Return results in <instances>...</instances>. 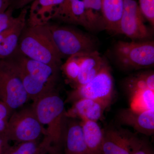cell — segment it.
Here are the masks:
<instances>
[{"label":"cell","mask_w":154,"mask_h":154,"mask_svg":"<svg viewBox=\"0 0 154 154\" xmlns=\"http://www.w3.org/2000/svg\"><path fill=\"white\" fill-rule=\"evenodd\" d=\"M38 121L46 126V134L51 146L62 149L66 117L65 103L55 90L33 101L31 105Z\"/></svg>","instance_id":"cell-1"},{"label":"cell","mask_w":154,"mask_h":154,"mask_svg":"<svg viewBox=\"0 0 154 154\" xmlns=\"http://www.w3.org/2000/svg\"><path fill=\"white\" fill-rule=\"evenodd\" d=\"M17 50L33 60L60 66L62 56L46 25L32 26L26 25L19 38Z\"/></svg>","instance_id":"cell-2"},{"label":"cell","mask_w":154,"mask_h":154,"mask_svg":"<svg viewBox=\"0 0 154 154\" xmlns=\"http://www.w3.org/2000/svg\"><path fill=\"white\" fill-rule=\"evenodd\" d=\"M15 110L9 119L5 135L9 141H33L45 135V128L38 121L31 106Z\"/></svg>","instance_id":"cell-3"},{"label":"cell","mask_w":154,"mask_h":154,"mask_svg":"<svg viewBox=\"0 0 154 154\" xmlns=\"http://www.w3.org/2000/svg\"><path fill=\"white\" fill-rule=\"evenodd\" d=\"M46 25L63 57L96 51L94 40L87 34L67 27L49 23Z\"/></svg>","instance_id":"cell-4"},{"label":"cell","mask_w":154,"mask_h":154,"mask_svg":"<svg viewBox=\"0 0 154 154\" xmlns=\"http://www.w3.org/2000/svg\"><path fill=\"white\" fill-rule=\"evenodd\" d=\"M29 100L22 79L11 61L8 58L0 60V100L14 112Z\"/></svg>","instance_id":"cell-5"},{"label":"cell","mask_w":154,"mask_h":154,"mask_svg":"<svg viewBox=\"0 0 154 154\" xmlns=\"http://www.w3.org/2000/svg\"><path fill=\"white\" fill-rule=\"evenodd\" d=\"M114 85L110 68L105 63L100 71L90 82L75 88L68 100L73 103L79 99H89L110 105L113 99Z\"/></svg>","instance_id":"cell-6"},{"label":"cell","mask_w":154,"mask_h":154,"mask_svg":"<svg viewBox=\"0 0 154 154\" xmlns=\"http://www.w3.org/2000/svg\"><path fill=\"white\" fill-rule=\"evenodd\" d=\"M115 52L119 62L125 69L137 70L154 65L153 42L119 41L116 45Z\"/></svg>","instance_id":"cell-7"},{"label":"cell","mask_w":154,"mask_h":154,"mask_svg":"<svg viewBox=\"0 0 154 154\" xmlns=\"http://www.w3.org/2000/svg\"><path fill=\"white\" fill-rule=\"evenodd\" d=\"M103 130L101 154H134L144 141L136 134L118 127Z\"/></svg>","instance_id":"cell-8"},{"label":"cell","mask_w":154,"mask_h":154,"mask_svg":"<svg viewBox=\"0 0 154 154\" xmlns=\"http://www.w3.org/2000/svg\"><path fill=\"white\" fill-rule=\"evenodd\" d=\"M14 66L34 79L55 88L60 67L49 65L31 59L16 51L9 58Z\"/></svg>","instance_id":"cell-9"},{"label":"cell","mask_w":154,"mask_h":154,"mask_svg":"<svg viewBox=\"0 0 154 154\" xmlns=\"http://www.w3.org/2000/svg\"><path fill=\"white\" fill-rule=\"evenodd\" d=\"M119 33L135 39H144L149 35L144 23L143 15L134 0H124V8L119 23Z\"/></svg>","instance_id":"cell-10"},{"label":"cell","mask_w":154,"mask_h":154,"mask_svg":"<svg viewBox=\"0 0 154 154\" xmlns=\"http://www.w3.org/2000/svg\"><path fill=\"white\" fill-rule=\"evenodd\" d=\"M120 125L133 128L138 133L150 136L154 133V109L137 110L131 107L121 109L116 115Z\"/></svg>","instance_id":"cell-11"},{"label":"cell","mask_w":154,"mask_h":154,"mask_svg":"<svg viewBox=\"0 0 154 154\" xmlns=\"http://www.w3.org/2000/svg\"><path fill=\"white\" fill-rule=\"evenodd\" d=\"M27 11L22 9L14 23L0 33V60L11 56L18 49L19 38L26 25Z\"/></svg>","instance_id":"cell-12"},{"label":"cell","mask_w":154,"mask_h":154,"mask_svg":"<svg viewBox=\"0 0 154 154\" xmlns=\"http://www.w3.org/2000/svg\"><path fill=\"white\" fill-rule=\"evenodd\" d=\"M62 154H91L85 141L80 121L66 117L63 140Z\"/></svg>","instance_id":"cell-13"},{"label":"cell","mask_w":154,"mask_h":154,"mask_svg":"<svg viewBox=\"0 0 154 154\" xmlns=\"http://www.w3.org/2000/svg\"><path fill=\"white\" fill-rule=\"evenodd\" d=\"M110 105L104 102L89 99H79L73 103L72 107L66 111L68 118L79 119L81 121L91 120L98 122L105 110Z\"/></svg>","instance_id":"cell-14"},{"label":"cell","mask_w":154,"mask_h":154,"mask_svg":"<svg viewBox=\"0 0 154 154\" xmlns=\"http://www.w3.org/2000/svg\"><path fill=\"white\" fill-rule=\"evenodd\" d=\"M63 0H35L31 4L26 25H46L53 19L56 11Z\"/></svg>","instance_id":"cell-15"},{"label":"cell","mask_w":154,"mask_h":154,"mask_svg":"<svg viewBox=\"0 0 154 154\" xmlns=\"http://www.w3.org/2000/svg\"><path fill=\"white\" fill-rule=\"evenodd\" d=\"M105 63V61L96 51L83 55L74 88L85 85L93 79L99 73Z\"/></svg>","instance_id":"cell-16"},{"label":"cell","mask_w":154,"mask_h":154,"mask_svg":"<svg viewBox=\"0 0 154 154\" xmlns=\"http://www.w3.org/2000/svg\"><path fill=\"white\" fill-rule=\"evenodd\" d=\"M103 23L107 30L119 33V23L123 8L124 0H101Z\"/></svg>","instance_id":"cell-17"},{"label":"cell","mask_w":154,"mask_h":154,"mask_svg":"<svg viewBox=\"0 0 154 154\" xmlns=\"http://www.w3.org/2000/svg\"><path fill=\"white\" fill-rule=\"evenodd\" d=\"M85 141L91 154H101L104 130L98 122L80 121Z\"/></svg>","instance_id":"cell-18"},{"label":"cell","mask_w":154,"mask_h":154,"mask_svg":"<svg viewBox=\"0 0 154 154\" xmlns=\"http://www.w3.org/2000/svg\"><path fill=\"white\" fill-rule=\"evenodd\" d=\"M125 88L130 99L141 90L149 89L154 91V72H141L129 77L125 83Z\"/></svg>","instance_id":"cell-19"},{"label":"cell","mask_w":154,"mask_h":154,"mask_svg":"<svg viewBox=\"0 0 154 154\" xmlns=\"http://www.w3.org/2000/svg\"><path fill=\"white\" fill-rule=\"evenodd\" d=\"M88 28H98L103 22L101 0H83Z\"/></svg>","instance_id":"cell-20"},{"label":"cell","mask_w":154,"mask_h":154,"mask_svg":"<svg viewBox=\"0 0 154 154\" xmlns=\"http://www.w3.org/2000/svg\"><path fill=\"white\" fill-rule=\"evenodd\" d=\"M131 107L137 110L154 109V91L149 89L139 91L130 99Z\"/></svg>","instance_id":"cell-21"},{"label":"cell","mask_w":154,"mask_h":154,"mask_svg":"<svg viewBox=\"0 0 154 154\" xmlns=\"http://www.w3.org/2000/svg\"><path fill=\"white\" fill-rule=\"evenodd\" d=\"M64 22L82 25L88 28L83 0H74Z\"/></svg>","instance_id":"cell-22"},{"label":"cell","mask_w":154,"mask_h":154,"mask_svg":"<svg viewBox=\"0 0 154 154\" xmlns=\"http://www.w3.org/2000/svg\"><path fill=\"white\" fill-rule=\"evenodd\" d=\"M41 141L39 140L16 143L13 146L9 145L2 154H34L39 149Z\"/></svg>","instance_id":"cell-23"},{"label":"cell","mask_w":154,"mask_h":154,"mask_svg":"<svg viewBox=\"0 0 154 154\" xmlns=\"http://www.w3.org/2000/svg\"><path fill=\"white\" fill-rule=\"evenodd\" d=\"M85 54L72 56L62 66L64 74L71 82L75 85L79 72L80 63L82 56Z\"/></svg>","instance_id":"cell-24"},{"label":"cell","mask_w":154,"mask_h":154,"mask_svg":"<svg viewBox=\"0 0 154 154\" xmlns=\"http://www.w3.org/2000/svg\"><path fill=\"white\" fill-rule=\"evenodd\" d=\"M139 8L143 16L153 25L154 0H140Z\"/></svg>","instance_id":"cell-25"},{"label":"cell","mask_w":154,"mask_h":154,"mask_svg":"<svg viewBox=\"0 0 154 154\" xmlns=\"http://www.w3.org/2000/svg\"><path fill=\"white\" fill-rule=\"evenodd\" d=\"M12 113L7 105L0 100V134H5L9 119Z\"/></svg>","instance_id":"cell-26"},{"label":"cell","mask_w":154,"mask_h":154,"mask_svg":"<svg viewBox=\"0 0 154 154\" xmlns=\"http://www.w3.org/2000/svg\"><path fill=\"white\" fill-rule=\"evenodd\" d=\"M13 12V10L9 8L5 12L0 13V33L10 27L16 20Z\"/></svg>","instance_id":"cell-27"},{"label":"cell","mask_w":154,"mask_h":154,"mask_svg":"<svg viewBox=\"0 0 154 154\" xmlns=\"http://www.w3.org/2000/svg\"><path fill=\"white\" fill-rule=\"evenodd\" d=\"M74 0H63L56 11L53 19H58L61 21H64L69 14L72 3Z\"/></svg>","instance_id":"cell-28"},{"label":"cell","mask_w":154,"mask_h":154,"mask_svg":"<svg viewBox=\"0 0 154 154\" xmlns=\"http://www.w3.org/2000/svg\"><path fill=\"white\" fill-rule=\"evenodd\" d=\"M35 0H8L9 3V8L14 10L25 8L28 4L33 2Z\"/></svg>","instance_id":"cell-29"},{"label":"cell","mask_w":154,"mask_h":154,"mask_svg":"<svg viewBox=\"0 0 154 154\" xmlns=\"http://www.w3.org/2000/svg\"><path fill=\"white\" fill-rule=\"evenodd\" d=\"M134 154H154L151 146L148 143L144 140L142 144Z\"/></svg>","instance_id":"cell-30"},{"label":"cell","mask_w":154,"mask_h":154,"mask_svg":"<svg viewBox=\"0 0 154 154\" xmlns=\"http://www.w3.org/2000/svg\"><path fill=\"white\" fill-rule=\"evenodd\" d=\"M50 146H51L48 141L46 137H44L41 141L39 149L34 154H46Z\"/></svg>","instance_id":"cell-31"},{"label":"cell","mask_w":154,"mask_h":154,"mask_svg":"<svg viewBox=\"0 0 154 154\" xmlns=\"http://www.w3.org/2000/svg\"><path fill=\"white\" fill-rule=\"evenodd\" d=\"M9 141L5 135L0 134V154H2L9 145Z\"/></svg>","instance_id":"cell-32"},{"label":"cell","mask_w":154,"mask_h":154,"mask_svg":"<svg viewBox=\"0 0 154 154\" xmlns=\"http://www.w3.org/2000/svg\"><path fill=\"white\" fill-rule=\"evenodd\" d=\"M9 7L8 0H0V13L5 12Z\"/></svg>","instance_id":"cell-33"},{"label":"cell","mask_w":154,"mask_h":154,"mask_svg":"<svg viewBox=\"0 0 154 154\" xmlns=\"http://www.w3.org/2000/svg\"><path fill=\"white\" fill-rule=\"evenodd\" d=\"M46 154H62V152L60 149L50 146Z\"/></svg>","instance_id":"cell-34"}]
</instances>
